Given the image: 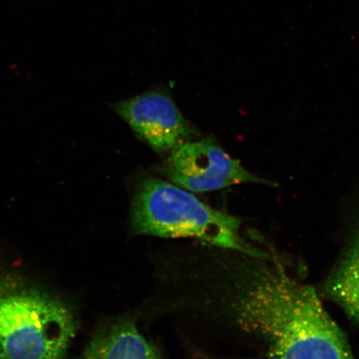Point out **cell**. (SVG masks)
<instances>
[{"instance_id":"1","label":"cell","mask_w":359,"mask_h":359,"mask_svg":"<svg viewBox=\"0 0 359 359\" xmlns=\"http://www.w3.org/2000/svg\"><path fill=\"white\" fill-rule=\"evenodd\" d=\"M232 303L241 326L266 340L271 359H354L312 287L280 266L259 267Z\"/></svg>"},{"instance_id":"2","label":"cell","mask_w":359,"mask_h":359,"mask_svg":"<svg viewBox=\"0 0 359 359\" xmlns=\"http://www.w3.org/2000/svg\"><path fill=\"white\" fill-rule=\"evenodd\" d=\"M76 320L65 302L0 271V359H67Z\"/></svg>"},{"instance_id":"3","label":"cell","mask_w":359,"mask_h":359,"mask_svg":"<svg viewBox=\"0 0 359 359\" xmlns=\"http://www.w3.org/2000/svg\"><path fill=\"white\" fill-rule=\"evenodd\" d=\"M241 219L210 208L190 191L163 180L139 183L132 205L135 233L161 238H193L209 245L266 259L268 255L246 243Z\"/></svg>"},{"instance_id":"4","label":"cell","mask_w":359,"mask_h":359,"mask_svg":"<svg viewBox=\"0 0 359 359\" xmlns=\"http://www.w3.org/2000/svg\"><path fill=\"white\" fill-rule=\"evenodd\" d=\"M170 182L190 192L223 189L243 183L271 184L247 170L212 138L189 141L170 152L164 165Z\"/></svg>"},{"instance_id":"5","label":"cell","mask_w":359,"mask_h":359,"mask_svg":"<svg viewBox=\"0 0 359 359\" xmlns=\"http://www.w3.org/2000/svg\"><path fill=\"white\" fill-rule=\"evenodd\" d=\"M112 109L159 154H170L196 136L168 94L154 91L114 103Z\"/></svg>"},{"instance_id":"6","label":"cell","mask_w":359,"mask_h":359,"mask_svg":"<svg viewBox=\"0 0 359 359\" xmlns=\"http://www.w3.org/2000/svg\"><path fill=\"white\" fill-rule=\"evenodd\" d=\"M80 359H163L149 341L128 317L121 318L101 327Z\"/></svg>"},{"instance_id":"7","label":"cell","mask_w":359,"mask_h":359,"mask_svg":"<svg viewBox=\"0 0 359 359\" xmlns=\"http://www.w3.org/2000/svg\"><path fill=\"white\" fill-rule=\"evenodd\" d=\"M330 297L359 320V222L347 253L327 283Z\"/></svg>"},{"instance_id":"8","label":"cell","mask_w":359,"mask_h":359,"mask_svg":"<svg viewBox=\"0 0 359 359\" xmlns=\"http://www.w3.org/2000/svg\"><path fill=\"white\" fill-rule=\"evenodd\" d=\"M201 359H213V358H201Z\"/></svg>"}]
</instances>
